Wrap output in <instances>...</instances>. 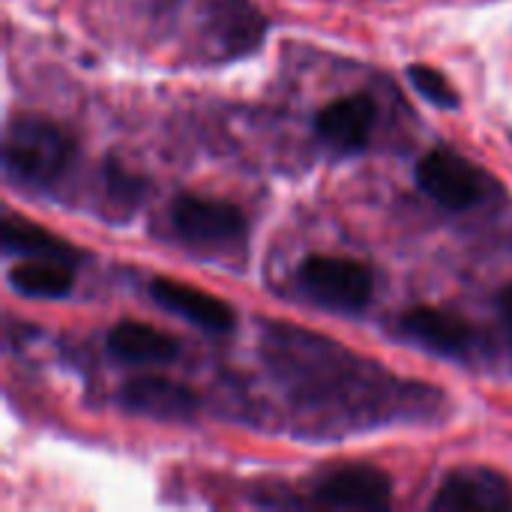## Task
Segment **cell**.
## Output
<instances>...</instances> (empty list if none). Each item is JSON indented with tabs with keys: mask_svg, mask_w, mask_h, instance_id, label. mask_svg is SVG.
Wrapping results in <instances>:
<instances>
[{
	"mask_svg": "<svg viewBox=\"0 0 512 512\" xmlns=\"http://www.w3.org/2000/svg\"><path fill=\"white\" fill-rule=\"evenodd\" d=\"M171 225L183 243L207 249L237 246L246 237V219L234 204L201 195H180L171 204Z\"/></svg>",
	"mask_w": 512,
	"mask_h": 512,
	"instance_id": "277c9868",
	"label": "cell"
},
{
	"mask_svg": "<svg viewBox=\"0 0 512 512\" xmlns=\"http://www.w3.org/2000/svg\"><path fill=\"white\" fill-rule=\"evenodd\" d=\"M3 246L6 252H21V255H33V258H51V261H63L72 264L78 258V252L57 240L54 234L42 231L33 222H21V219H6L3 222Z\"/></svg>",
	"mask_w": 512,
	"mask_h": 512,
	"instance_id": "4fadbf2b",
	"label": "cell"
},
{
	"mask_svg": "<svg viewBox=\"0 0 512 512\" xmlns=\"http://www.w3.org/2000/svg\"><path fill=\"white\" fill-rule=\"evenodd\" d=\"M498 312H501V321L507 327V336L512 342V285H507L501 294H498Z\"/></svg>",
	"mask_w": 512,
	"mask_h": 512,
	"instance_id": "9a60e30c",
	"label": "cell"
},
{
	"mask_svg": "<svg viewBox=\"0 0 512 512\" xmlns=\"http://www.w3.org/2000/svg\"><path fill=\"white\" fill-rule=\"evenodd\" d=\"M417 186L447 210H471L486 195V174L453 150H432L417 162Z\"/></svg>",
	"mask_w": 512,
	"mask_h": 512,
	"instance_id": "3957f363",
	"label": "cell"
},
{
	"mask_svg": "<svg viewBox=\"0 0 512 512\" xmlns=\"http://www.w3.org/2000/svg\"><path fill=\"white\" fill-rule=\"evenodd\" d=\"M390 477L369 465H354L327 474L315 486V504L339 510H384L390 507Z\"/></svg>",
	"mask_w": 512,
	"mask_h": 512,
	"instance_id": "8992f818",
	"label": "cell"
},
{
	"mask_svg": "<svg viewBox=\"0 0 512 512\" xmlns=\"http://www.w3.org/2000/svg\"><path fill=\"white\" fill-rule=\"evenodd\" d=\"M150 297L171 315H180L183 321H189L201 330H210V333L234 330V309L225 300H219L201 288H192V285H183L174 279H153Z\"/></svg>",
	"mask_w": 512,
	"mask_h": 512,
	"instance_id": "ba28073f",
	"label": "cell"
},
{
	"mask_svg": "<svg viewBox=\"0 0 512 512\" xmlns=\"http://www.w3.org/2000/svg\"><path fill=\"white\" fill-rule=\"evenodd\" d=\"M75 141L66 129L45 117H15L3 141V168L27 186H51L66 174Z\"/></svg>",
	"mask_w": 512,
	"mask_h": 512,
	"instance_id": "6da1fadb",
	"label": "cell"
},
{
	"mask_svg": "<svg viewBox=\"0 0 512 512\" xmlns=\"http://www.w3.org/2000/svg\"><path fill=\"white\" fill-rule=\"evenodd\" d=\"M408 81H411L414 90H417L423 99H429L432 105H438V108H459V93H456V87H453L438 69L423 66V63H414V66H408Z\"/></svg>",
	"mask_w": 512,
	"mask_h": 512,
	"instance_id": "5bb4252c",
	"label": "cell"
},
{
	"mask_svg": "<svg viewBox=\"0 0 512 512\" xmlns=\"http://www.w3.org/2000/svg\"><path fill=\"white\" fill-rule=\"evenodd\" d=\"M108 351L129 366H165L177 357V342L150 324L120 321L108 333Z\"/></svg>",
	"mask_w": 512,
	"mask_h": 512,
	"instance_id": "8fae6325",
	"label": "cell"
},
{
	"mask_svg": "<svg viewBox=\"0 0 512 512\" xmlns=\"http://www.w3.org/2000/svg\"><path fill=\"white\" fill-rule=\"evenodd\" d=\"M120 402L132 414L171 423L192 420L198 411V396L189 387L168 378H135L120 390Z\"/></svg>",
	"mask_w": 512,
	"mask_h": 512,
	"instance_id": "30bf717a",
	"label": "cell"
},
{
	"mask_svg": "<svg viewBox=\"0 0 512 512\" xmlns=\"http://www.w3.org/2000/svg\"><path fill=\"white\" fill-rule=\"evenodd\" d=\"M375 120H378L375 102L366 93H351L321 108L315 117V129L333 150L354 153L369 144Z\"/></svg>",
	"mask_w": 512,
	"mask_h": 512,
	"instance_id": "52a82bcc",
	"label": "cell"
},
{
	"mask_svg": "<svg viewBox=\"0 0 512 512\" xmlns=\"http://www.w3.org/2000/svg\"><path fill=\"white\" fill-rule=\"evenodd\" d=\"M435 510H510L512 492L507 480L486 468L456 471L444 480L438 495L432 498Z\"/></svg>",
	"mask_w": 512,
	"mask_h": 512,
	"instance_id": "9c48e42d",
	"label": "cell"
},
{
	"mask_svg": "<svg viewBox=\"0 0 512 512\" xmlns=\"http://www.w3.org/2000/svg\"><path fill=\"white\" fill-rule=\"evenodd\" d=\"M399 327L408 339L420 342L423 348H429L438 357H450V360H465L474 348H477V333L474 327L444 309L435 306H417L408 309L399 318Z\"/></svg>",
	"mask_w": 512,
	"mask_h": 512,
	"instance_id": "5b68a950",
	"label": "cell"
},
{
	"mask_svg": "<svg viewBox=\"0 0 512 512\" xmlns=\"http://www.w3.org/2000/svg\"><path fill=\"white\" fill-rule=\"evenodd\" d=\"M297 282L309 300L330 312L357 315L372 303L375 279L366 264L339 255H312L300 264Z\"/></svg>",
	"mask_w": 512,
	"mask_h": 512,
	"instance_id": "7a4b0ae2",
	"label": "cell"
},
{
	"mask_svg": "<svg viewBox=\"0 0 512 512\" xmlns=\"http://www.w3.org/2000/svg\"><path fill=\"white\" fill-rule=\"evenodd\" d=\"M9 285L24 294V297H48L57 300L63 294H69L72 288V270L63 261H51V258H30L12 267L9 273Z\"/></svg>",
	"mask_w": 512,
	"mask_h": 512,
	"instance_id": "7c38bea8",
	"label": "cell"
}]
</instances>
